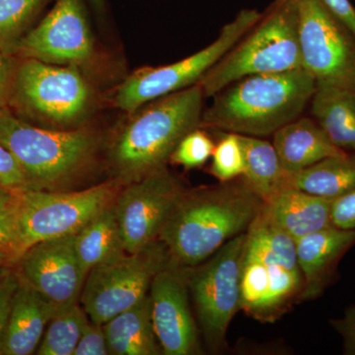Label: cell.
Masks as SVG:
<instances>
[{"label":"cell","instance_id":"obj_28","mask_svg":"<svg viewBox=\"0 0 355 355\" xmlns=\"http://www.w3.org/2000/svg\"><path fill=\"white\" fill-rule=\"evenodd\" d=\"M214 147L216 144L211 137L203 128H197L184 135L173 151L169 161L186 169L200 168L211 157Z\"/></svg>","mask_w":355,"mask_h":355},{"label":"cell","instance_id":"obj_14","mask_svg":"<svg viewBox=\"0 0 355 355\" xmlns=\"http://www.w3.org/2000/svg\"><path fill=\"white\" fill-rule=\"evenodd\" d=\"M15 265L18 277L55 309L78 303L87 275L77 256L74 234L33 245Z\"/></svg>","mask_w":355,"mask_h":355},{"label":"cell","instance_id":"obj_17","mask_svg":"<svg viewBox=\"0 0 355 355\" xmlns=\"http://www.w3.org/2000/svg\"><path fill=\"white\" fill-rule=\"evenodd\" d=\"M55 310V306L19 277L0 354H34Z\"/></svg>","mask_w":355,"mask_h":355},{"label":"cell","instance_id":"obj_36","mask_svg":"<svg viewBox=\"0 0 355 355\" xmlns=\"http://www.w3.org/2000/svg\"><path fill=\"white\" fill-rule=\"evenodd\" d=\"M329 12L340 21L355 38V8L349 0H320Z\"/></svg>","mask_w":355,"mask_h":355},{"label":"cell","instance_id":"obj_8","mask_svg":"<svg viewBox=\"0 0 355 355\" xmlns=\"http://www.w3.org/2000/svg\"><path fill=\"white\" fill-rule=\"evenodd\" d=\"M119 186L113 179L83 191H19L15 203L19 237L17 261L37 243L76 234L114 203Z\"/></svg>","mask_w":355,"mask_h":355},{"label":"cell","instance_id":"obj_27","mask_svg":"<svg viewBox=\"0 0 355 355\" xmlns=\"http://www.w3.org/2000/svg\"><path fill=\"white\" fill-rule=\"evenodd\" d=\"M211 157L209 171L219 182L232 181L244 174V153L239 135L236 133L222 132Z\"/></svg>","mask_w":355,"mask_h":355},{"label":"cell","instance_id":"obj_20","mask_svg":"<svg viewBox=\"0 0 355 355\" xmlns=\"http://www.w3.org/2000/svg\"><path fill=\"white\" fill-rule=\"evenodd\" d=\"M311 105L314 120L334 146L355 153V91L316 84Z\"/></svg>","mask_w":355,"mask_h":355},{"label":"cell","instance_id":"obj_15","mask_svg":"<svg viewBox=\"0 0 355 355\" xmlns=\"http://www.w3.org/2000/svg\"><path fill=\"white\" fill-rule=\"evenodd\" d=\"M149 297L156 338L165 355L200 354L198 329L182 268L168 263L154 277Z\"/></svg>","mask_w":355,"mask_h":355},{"label":"cell","instance_id":"obj_4","mask_svg":"<svg viewBox=\"0 0 355 355\" xmlns=\"http://www.w3.org/2000/svg\"><path fill=\"white\" fill-rule=\"evenodd\" d=\"M0 144L19 162L30 189L64 191L93 164L99 139L86 128L36 127L3 110Z\"/></svg>","mask_w":355,"mask_h":355},{"label":"cell","instance_id":"obj_7","mask_svg":"<svg viewBox=\"0 0 355 355\" xmlns=\"http://www.w3.org/2000/svg\"><path fill=\"white\" fill-rule=\"evenodd\" d=\"M261 15L256 9H243L223 26L217 39L207 48L172 64L142 67L133 72L114 91V107L130 114L154 100L195 85L257 24Z\"/></svg>","mask_w":355,"mask_h":355},{"label":"cell","instance_id":"obj_25","mask_svg":"<svg viewBox=\"0 0 355 355\" xmlns=\"http://www.w3.org/2000/svg\"><path fill=\"white\" fill-rule=\"evenodd\" d=\"M89 321L87 314L78 303L55 310L37 349V354L73 355Z\"/></svg>","mask_w":355,"mask_h":355},{"label":"cell","instance_id":"obj_1","mask_svg":"<svg viewBox=\"0 0 355 355\" xmlns=\"http://www.w3.org/2000/svg\"><path fill=\"white\" fill-rule=\"evenodd\" d=\"M263 207V200L243 177L184 190L158 240L173 265L198 266L229 240L247 232Z\"/></svg>","mask_w":355,"mask_h":355},{"label":"cell","instance_id":"obj_32","mask_svg":"<svg viewBox=\"0 0 355 355\" xmlns=\"http://www.w3.org/2000/svg\"><path fill=\"white\" fill-rule=\"evenodd\" d=\"M19 284L17 272L2 270L0 273V349L6 333L7 322L10 314L12 299Z\"/></svg>","mask_w":355,"mask_h":355},{"label":"cell","instance_id":"obj_18","mask_svg":"<svg viewBox=\"0 0 355 355\" xmlns=\"http://www.w3.org/2000/svg\"><path fill=\"white\" fill-rule=\"evenodd\" d=\"M333 200L286 186L263 202L261 214L296 240L331 226Z\"/></svg>","mask_w":355,"mask_h":355},{"label":"cell","instance_id":"obj_39","mask_svg":"<svg viewBox=\"0 0 355 355\" xmlns=\"http://www.w3.org/2000/svg\"><path fill=\"white\" fill-rule=\"evenodd\" d=\"M97 11H103L106 4V0H89Z\"/></svg>","mask_w":355,"mask_h":355},{"label":"cell","instance_id":"obj_11","mask_svg":"<svg viewBox=\"0 0 355 355\" xmlns=\"http://www.w3.org/2000/svg\"><path fill=\"white\" fill-rule=\"evenodd\" d=\"M302 69L316 84L355 91V38L320 0H296Z\"/></svg>","mask_w":355,"mask_h":355},{"label":"cell","instance_id":"obj_21","mask_svg":"<svg viewBox=\"0 0 355 355\" xmlns=\"http://www.w3.org/2000/svg\"><path fill=\"white\" fill-rule=\"evenodd\" d=\"M110 354L158 355L162 354L151 316L148 295L103 324Z\"/></svg>","mask_w":355,"mask_h":355},{"label":"cell","instance_id":"obj_38","mask_svg":"<svg viewBox=\"0 0 355 355\" xmlns=\"http://www.w3.org/2000/svg\"><path fill=\"white\" fill-rule=\"evenodd\" d=\"M6 265H13L12 257L8 252L0 250V270Z\"/></svg>","mask_w":355,"mask_h":355},{"label":"cell","instance_id":"obj_9","mask_svg":"<svg viewBox=\"0 0 355 355\" xmlns=\"http://www.w3.org/2000/svg\"><path fill=\"white\" fill-rule=\"evenodd\" d=\"M169 260L164 245L156 240L137 253L123 254L93 268L80 295L90 321L103 326L146 297L154 277Z\"/></svg>","mask_w":355,"mask_h":355},{"label":"cell","instance_id":"obj_34","mask_svg":"<svg viewBox=\"0 0 355 355\" xmlns=\"http://www.w3.org/2000/svg\"><path fill=\"white\" fill-rule=\"evenodd\" d=\"M330 324L342 338L343 354L355 355V305L349 306L342 317L330 320Z\"/></svg>","mask_w":355,"mask_h":355},{"label":"cell","instance_id":"obj_22","mask_svg":"<svg viewBox=\"0 0 355 355\" xmlns=\"http://www.w3.org/2000/svg\"><path fill=\"white\" fill-rule=\"evenodd\" d=\"M74 244L86 275L96 266L127 253L114 203L74 234Z\"/></svg>","mask_w":355,"mask_h":355},{"label":"cell","instance_id":"obj_37","mask_svg":"<svg viewBox=\"0 0 355 355\" xmlns=\"http://www.w3.org/2000/svg\"><path fill=\"white\" fill-rule=\"evenodd\" d=\"M18 193L19 191L7 190L0 187V209H6L15 205Z\"/></svg>","mask_w":355,"mask_h":355},{"label":"cell","instance_id":"obj_24","mask_svg":"<svg viewBox=\"0 0 355 355\" xmlns=\"http://www.w3.org/2000/svg\"><path fill=\"white\" fill-rule=\"evenodd\" d=\"M238 135L244 153L242 177L265 202L286 186V173L282 169L272 144L261 137Z\"/></svg>","mask_w":355,"mask_h":355},{"label":"cell","instance_id":"obj_10","mask_svg":"<svg viewBox=\"0 0 355 355\" xmlns=\"http://www.w3.org/2000/svg\"><path fill=\"white\" fill-rule=\"evenodd\" d=\"M35 118L57 128L78 123L87 113L91 90L73 65L25 58L15 70L12 95Z\"/></svg>","mask_w":355,"mask_h":355},{"label":"cell","instance_id":"obj_5","mask_svg":"<svg viewBox=\"0 0 355 355\" xmlns=\"http://www.w3.org/2000/svg\"><path fill=\"white\" fill-rule=\"evenodd\" d=\"M302 69L296 0H273L261 19L198 81L205 98L243 77Z\"/></svg>","mask_w":355,"mask_h":355},{"label":"cell","instance_id":"obj_33","mask_svg":"<svg viewBox=\"0 0 355 355\" xmlns=\"http://www.w3.org/2000/svg\"><path fill=\"white\" fill-rule=\"evenodd\" d=\"M331 222L336 228L355 230V191L333 200Z\"/></svg>","mask_w":355,"mask_h":355},{"label":"cell","instance_id":"obj_16","mask_svg":"<svg viewBox=\"0 0 355 355\" xmlns=\"http://www.w3.org/2000/svg\"><path fill=\"white\" fill-rule=\"evenodd\" d=\"M295 245L304 280L301 301L313 300L333 282L338 263L355 245V230L331 225L296 239Z\"/></svg>","mask_w":355,"mask_h":355},{"label":"cell","instance_id":"obj_31","mask_svg":"<svg viewBox=\"0 0 355 355\" xmlns=\"http://www.w3.org/2000/svg\"><path fill=\"white\" fill-rule=\"evenodd\" d=\"M18 245L19 237L14 205L12 207L0 209V250L11 254L13 265L17 261Z\"/></svg>","mask_w":355,"mask_h":355},{"label":"cell","instance_id":"obj_19","mask_svg":"<svg viewBox=\"0 0 355 355\" xmlns=\"http://www.w3.org/2000/svg\"><path fill=\"white\" fill-rule=\"evenodd\" d=\"M272 144L286 174H294L324 159L345 153L334 146L316 121L301 116L273 133Z\"/></svg>","mask_w":355,"mask_h":355},{"label":"cell","instance_id":"obj_13","mask_svg":"<svg viewBox=\"0 0 355 355\" xmlns=\"http://www.w3.org/2000/svg\"><path fill=\"white\" fill-rule=\"evenodd\" d=\"M13 51L48 64L77 65L94 51L83 0H55L44 19L16 44Z\"/></svg>","mask_w":355,"mask_h":355},{"label":"cell","instance_id":"obj_3","mask_svg":"<svg viewBox=\"0 0 355 355\" xmlns=\"http://www.w3.org/2000/svg\"><path fill=\"white\" fill-rule=\"evenodd\" d=\"M316 91L305 69L243 77L212 96L200 128L265 137L300 118Z\"/></svg>","mask_w":355,"mask_h":355},{"label":"cell","instance_id":"obj_12","mask_svg":"<svg viewBox=\"0 0 355 355\" xmlns=\"http://www.w3.org/2000/svg\"><path fill=\"white\" fill-rule=\"evenodd\" d=\"M184 191L167 167L125 184L114 207L127 253H137L158 240Z\"/></svg>","mask_w":355,"mask_h":355},{"label":"cell","instance_id":"obj_35","mask_svg":"<svg viewBox=\"0 0 355 355\" xmlns=\"http://www.w3.org/2000/svg\"><path fill=\"white\" fill-rule=\"evenodd\" d=\"M15 70L8 53L0 51V112L6 110L10 102Z\"/></svg>","mask_w":355,"mask_h":355},{"label":"cell","instance_id":"obj_23","mask_svg":"<svg viewBox=\"0 0 355 355\" xmlns=\"http://www.w3.org/2000/svg\"><path fill=\"white\" fill-rule=\"evenodd\" d=\"M286 175V186L335 200L355 191V153L331 156L304 170Z\"/></svg>","mask_w":355,"mask_h":355},{"label":"cell","instance_id":"obj_2","mask_svg":"<svg viewBox=\"0 0 355 355\" xmlns=\"http://www.w3.org/2000/svg\"><path fill=\"white\" fill-rule=\"evenodd\" d=\"M205 99L198 83L130 113L108 146L114 180L125 186L166 167L184 135L200 127Z\"/></svg>","mask_w":355,"mask_h":355},{"label":"cell","instance_id":"obj_6","mask_svg":"<svg viewBox=\"0 0 355 355\" xmlns=\"http://www.w3.org/2000/svg\"><path fill=\"white\" fill-rule=\"evenodd\" d=\"M247 233L236 236L200 265L182 268L203 340L212 354L227 347V331L241 310V268Z\"/></svg>","mask_w":355,"mask_h":355},{"label":"cell","instance_id":"obj_29","mask_svg":"<svg viewBox=\"0 0 355 355\" xmlns=\"http://www.w3.org/2000/svg\"><path fill=\"white\" fill-rule=\"evenodd\" d=\"M0 187L14 191H22L30 189L29 182L19 162L1 144H0Z\"/></svg>","mask_w":355,"mask_h":355},{"label":"cell","instance_id":"obj_26","mask_svg":"<svg viewBox=\"0 0 355 355\" xmlns=\"http://www.w3.org/2000/svg\"><path fill=\"white\" fill-rule=\"evenodd\" d=\"M50 0H0V51L13 53L28 26Z\"/></svg>","mask_w":355,"mask_h":355},{"label":"cell","instance_id":"obj_30","mask_svg":"<svg viewBox=\"0 0 355 355\" xmlns=\"http://www.w3.org/2000/svg\"><path fill=\"white\" fill-rule=\"evenodd\" d=\"M110 349L101 324L89 321L77 343L73 355H108Z\"/></svg>","mask_w":355,"mask_h":355}]
</instances>
